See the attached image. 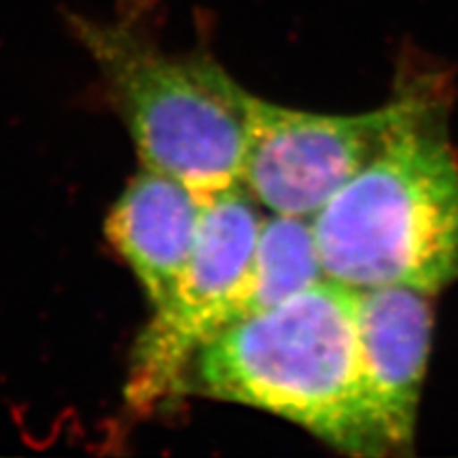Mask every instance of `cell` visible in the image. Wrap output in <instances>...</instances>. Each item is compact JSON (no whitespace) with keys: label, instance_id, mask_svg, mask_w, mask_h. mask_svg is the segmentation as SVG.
I'll use <instances>...</instances> for the list:
<instances>
[{"label":"cell","instance_id":"8","mask_svg":"<svg viewBox=\"0 0 458 458\" xmlns=\"http://www.w3.org/2000/svg\"><path fill=\"white\" fill-rule=\"evenodd\" d=\"M312 216H263L253 259L236 306V323L255 317L325 280Z\"/></svg>","mask_w":458,"mask_h":458},{"label":"cell","instance_id":"5","mask_svg":"<svg viewBox=\"0 0 458 458\" xmlns=\"http://www.w3.org/2000/svg\"><path fill=\"white\" fill-rule=\"evenodd\" d=\"M403 108L401 88L385 106L329 114L257 98L242 187L270 215L314 216L368 165Z\"/></svg>","mask_w":458,"mask_h":458},{"label":"cell","instance_id":"6","mask_svg":"<svg viewBox=\"0 0 458 458\" xmlns=\"http://www.w3.org/2000/svg\"><path fill=\"white\" fill-rule=\"evenodd\" d=\"M354 291L365 385L393 454H405L431 351L433 295L397 284Z\"/></svg>","mask_w":458,"mask_h":458},{"label":"cell","instance_id":"7","mask_svg":"<svg viewBox=\"0 0 458 458\" xmlns=\"http://www.w3.org/2000/svg\"><path fill=\"white\" fill-rule=\"evenodd\" d=\"M206 198L164 172L140 168L106 216V238L151 308L168 300L196 250Z\"/></svg>","mask_w":458,"mask_h":458},{"label":"cell","instance_id":"4","mask_svg":"<svg viewBox=\"0 0 458 458\" xmlns=\"http://www.w3.org/2000/svg\"><path fill=\"white\" fill-rule=\"evenodd\" d=\"M261 223V206L242 185L206 199L196 250L168 300L153 308L131 351L125 401L136 414H153L182 397L196 352L236 323Z\"/></svg>","mask_w":458,"mask_h":458},{"label":"cell","instance_id":"2","mask_svg":"<svg viewBox=\"0 0 458 458\" xmlns=\"http://www.w3.org/2000/svg\"><path fill=\"white\" fill-rule=\"evenodd\" d=\"M182 394L270 411L344 454H393L365 385L357 291L329 278L210 337Z\"/></svg>","mask_w":458,"mask_h":458},{"label":"cell","instance_id":"3","mask_svg":"<svg viewBox=\"0 0 458 458\" xmlns=\"http://www.w3.org/2000/svg\"><path fill=\"white\" fill-rule=\"evenodd\" d=\"M140 168L202 198L242 185L255 96L204 51H164L134 21L74 20Z\"/></svg>","mask_w":458,"mask_h":458},{"label":"cell","instance_id":"1","mask_svg":"<svg viewBox=\"0 0 458 458\" xmlns=\"http://www.w3.org/2000/svg\"><path fill=\"white\" fill-rule=\"evenodd\" d=\"M401 91L403 108L386 142L312 227L334 283L435 295L458 280V156L442 81L411 79Z\"/></svg>","mask_w":458,"mask_h":458}]
</instances>
